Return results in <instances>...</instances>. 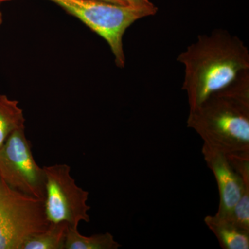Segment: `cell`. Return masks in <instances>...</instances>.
<instances>
[{"mask_svg":"<svg viewBox=\"0 0 249 249\" xmlns=\"http://www.w3.org/2000/svg\"><path fill=\"white\" fill-rule=\"evenodd\" d=\"M178 61L184 65L182 89L191 110L249 70V52L237 36L216 29L209 35L198 36L197 41L178 55Z\"/></svg>","mask_w":249,"mask_h":249,"instance_id":"6da1fadb","label":"cell"},{"mask_svg":"<svg viewBox=\"0 0 249 249\" xmlns=\"http://www.w3.org/2000/svg\"><path fill=\"white\" fill-rule=\"evenodd\" d=\"M187 127L227 157L249 155V70L191 109Z\"/></svg>","mask_w":249,"mask_h":249,"instance_id":"7a4b0ae2","label":"cell"},{"mask_svg":"<svg viewBox=\"0 0 249 249\" xmlns=\"http://www.w3.org/2000/svg\"><path fill=\"white\" fill-rule=\"evenodd\" d=\"M78 18L107 42L119 68L125 65L123 38L133 23L158 9H135L99 0H48Z\"/></svg>","mask_w":249,"mask_h":249,"instance_id":"3957f363","label":"cell"},{"mask_svg":"<svg viewBox=\"0 0 249 249\" xmlns=\"http://www.w3.org/2000/svg\"><path fill=\"white\" fill-rule=\"evenodd\" d=\"M49 224L44 200L16 191L0 178V249H22L30 236Z\"/></svg>","mask_w":249,"mask_h":249,"instance_id":"277c9868","label":"cell"},{"mask_svg":"<svg viewBox=\"0 0 249 249\" xmlns=\"http://www.w3.org/2000/svg\"><path fill=\"white\" fill-rule=\"evenodd\" d=\"M45 175V211L50 223L66 222L78 227L80 222H89L87 204L89 193L80 188L71 176L70 165L43 167Z\"/></svg>","mask_w":249,"mask_h":249,"instance_id":"5b68a950","label":"cell"},{"mask_svg":"<svg viewBox=\"0 0 249 249\" xmlns=\"http://www.w3.org/2000/svg\"><path fill=\"white\" fill-rule=\"evenodd\" d=\"M0 178L16 191L45 201V172L34 160L25 128L15 131L0 147Z\"/></svg>","mask_w":249,"mask_h":249,"instance_id":"8992f818","label":"cell"},{"mask_svg":"<svg viewBox=\"0 0 249 249\" xmlns=\"http://www.w3.org/2000/svg\"><path fill=\"white\" fill-rule=\"evenodd\" d=\"M206 165L212 171L219 191V207L216 215L230 219L232 211L249 186V156H231L203 145Z\"/></svg>","mask_w":249,"mask_h":249,"instance_id":"52a82bcc","label":"cell"},{"mask_svg":"<svg viewBox=\"0 0 249 249\" xmlns=\"http://www.w3.org/2000/svg\"><path fill=\"white\" fill-rule=\"evenodd\" d=\"M206 227L217 237L224 249H249V231L236 226L229 219L214 215L204 218Z\"/></svg>","mask_w":249,"mask_h":249,"instance_id":"ba28073f","label":"cell"},{"mask_svg":"<svg viewBox=\"0 0 249 249\" xmlns=\"http://www.w3.org/2000/svg\"><path fill=\"white\" fill-rule=\"evenodd\" d=\"M24 112L19 102L0 95V147L15 131L25 128Z\"/></svg>","mask_w":249,"mask_h":249,"instance_id":"9c48e42d","label":"cell"},{"mask_svg":"<svg viewBox=\"0 0 249 249\" xmlns=\"http://www.w3.org/2000/svg\"><path fill=\"white\" fill-rule=\"evenodd\" d=\"M69 224L50 223L47 229L30 236L22 249H65Z\"/></svg>","mask_w":249,"mask_h":249,"instance_id":"30bf717a","label":"cell"},{"mask_svg":"<svg viewBox=\"0 0 249 249\" xmlns=\"http://www.w3.org/2000/svg\"><path fill=\"white\" fill-rule=\"evenodd\" d=\"M78 228L69 226L65 249H118L121 247L109 232L88 237L81 235Z\"/></svg>","mask_w":249,"mask_h":249,"instance_id":"8fae6325","label":"cell"},{"mask_svg":"<svg viewBox=\"0 0 249 249\" xmlns=\"http://www.w3.org/2000/svg\"><path fill=\"white\" fill-rule=\"evenodd\" d=\"M124 4L135 9H158L150 0H121Z\"/></svg>","mask_w":249,"mask_h":249,"instance_id":"7c38bea8","label":"cell"},{"mask_svg":"<svg viewBox=\"0 0 249 249\" xmlns=\"http://www.w3.org/2000/svg\"><path fill=\"white\" fill-rule=\"evenodd\" d=\"M99 1H106V2L111 3V4L121 5V6H127L121 0H99Z\"/></svg>","mask_w":249,"mask_h":249,"instance_id":"4fadbf2b","label":"cell"},{"mask_svg":"<svg viewBox=\"0 0 249 249\" xmlns=\"http://www.w3.org/2000/svg\"><path fill=\"white\" fill-rule=\"evenodd\" d=\"M2 3V1H0V6H1V4ZM3 22V16L2 13H1V8H0V27H1V24H2Z\"/></svg>","mask_w":249,"mask_h":249,"instance_id":"5bb4252c","label":"cell"},{"mask_svg":"<svg viewBox=\"0 0 249 249\" xmlns=\"http://www.w3.org/2000/svg\"><path fill=\"white\" fill-rule=\"evenodd\" d=\"M0 1H2V2H4V1H5V0H0Z\"/></svg>","mask_w":249,"mask_h":249,"instance_id":"9a60e30c","label":"cell"},{"mask_svg":"<svg viewBox=\"0 0 249 249\" xmlns=\"http://www.w3.org/2000/svg\"><path fill=\"white\" fill-rule=\"evenodd\" d=\"M5 1H11V0H5Z\"/></svg>","mask_w":249,"mask_h":249,"instance_id":"2e32d148","label":"cell"}]
</instances>
